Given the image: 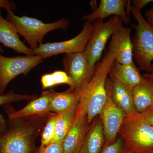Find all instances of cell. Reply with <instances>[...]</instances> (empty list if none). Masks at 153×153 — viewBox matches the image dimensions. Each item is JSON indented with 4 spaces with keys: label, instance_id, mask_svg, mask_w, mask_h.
Wrapping results in <instances>:
<instances>
[{
    "label": "cell",
    "instance_id": "obj_29",
    "mask_svg": "<svg viewBox=\"0 0 153 153\" xmlns=\"http://www.w3.org/2000/svg\"><path fill=\"white\" fill-rule=\"evenodd\" d=\"M146 120L153 126V106L146 111L141 114Z\"/></svg>",
    "mask_w": 153,
    "mask_h": 153
},
{
    "label": "cell",
    "instance_id": "obj_15",
    "mask_svg": "<svg viewBox=\"0 0 153 153\" xmlns=\"http://www.w3.org/2000/svg\"><path fill=\"white\" fill-rule=\"evenodd\" d=\"M0 43L18 53L27 56L34 55L33 50L27 47L19 38L13 25L2 16L0 10Z\"/></svg>",
    "mask_w": 153,
    "mask_h": 153
},
{
    "label": "cell",
    "instance_id": "obj_2",
    "mask_svg": "<svg viewBox=\"0 0 153 153\" xmlns=\"http://www.w3.org/2000/svg\"><path fill=\"white\" fill-rule=\"evenodd\" d=\"M115 62L114 55L106 52L101 61L97 63L92 78L81 93L79 102L85 110L88 126L100 114L106 103V80Z\"/></svg>",
    "mask_w": 153,
    "mask_h": 153
},
{
    "label": "cell",
    "instance_id": "obj_21",
    "mask_svg": "<svg viewBox=\"0 0 153 153\" xmlns=\"http://www.w3.org/2000/svg\"><path fill=\"white\" fill-rule=\"evenodd\" d=\"M77 108H71L59 114L55 128V137L52 143L63 142L74 123Z\"/></svg>",
    "mask_w": 153,
    "mask_h": 153
},
{
    "label": "cell",
    "instance_id": "obj_22",
    "mask_svg": "<svg viewBox=\"0 0 153 153\" xmlns=\"http://www.w3.org/2000/svg\"><path fill=\"white\" fill-rule=\"evenodd\" d=\"M38 96L22 94L16 93L14 90H11L7 93L0 95V106L10 104L15 102L25 100L30 102L37 98ZM7 130V120L0 113V136L5 133Z\"/></svg>",
    "mask_w": 153,
    "mask_h": 153
},
{
    "label": "cell",
    "instance_id": "obj_23",
    "mask_svg": "<svg viewBox=\"0 0 153 153\" xmlns=\"http://www.w3.org/2000/svg\"><path fill=\"white\" fill-rule=\"evenodd\" d=\"M41 82L42 89L44 90L61 84H67L70 86L71 80L66 71L57 70L42 75Z\"/></svg>",
    "mask_w": 153,
    "mask_h": 153
},
{
    "label": "cell",
    "instance_id": "obj_17",
    "mask_svg": "<svg viewBox=\"0 0 153 153\" xmlns=\"http://www.w3.org/2000/svg\"><path fill=\"white\" fill-rule=\"evenodd\" d=\"M109 76L111 79L131 88L138 85L144 79L140 69L134 62L126 64L115 61L110 72Z\"/></svg>",
    "mask_w": 153,
    "mask_h": 153
},
{
    "label": "cell",
    "instance_id": "obj_19",
    "mask_svg": "<svg viewBox=\"0 0 153 153\" xmlns=\"http://www.w3.org/2000/svg\"><path fill=\"white\" fill-rule=\"evenodd\" d=\"M133 97L137 112L141 114L152 107L153 80L144 77L142 82L133 88Z\"/></svg>",
    "mask_w": 153,
    "mask_h": 153
},
{
    "label": "cell",
    "instance_id": "obj_27",
    "mask_svg": "<svg viewBox=\"0 0 153 153\" xmlns=\"http://www.w3.org/2000/svg\"><path fill=\"white\" fill-rule=\"evenodd\" d=\"M153 2V0H133L131 1L133 7L137 10L140 12L145 6L149 3Z\"/></svg>",
    "mask_w": 153,
    "mask_h": 153
},
{
    "label": "cell",
    "instance_id": "obj_7",
    "mask_svg": "<svg viewBox=\"0 0 153 153\" xmlns=\"http://www.w3.org/2000/svg\"><path fill=\"white\" fill-rule=\"evenodd\" d=\"M94 24L86 22L79 34L67 41L40 44L33 50L34 55H39L44 59L60 54L83 52L93 33Z\"/></svg>",
    "mask_w": 153,
    "mask_h": 153
},
{
    "label": "cell",
    "instance_id": "obj_31",
    "mask_svg": "<svg viewBox=\"0 0 153 153\" xmlns=\"http://www.w3.org/2000/svg\"><path fill=\"white\" fill-rule=\"evenodd\" d=\"M143 76L144 77H146V78H150V79H152L153 80V62L152 63V71L151 73H145L143 75Z\"/></svg>",
    "mask_w": 153,
    "mask_h": 153
},
{
    "label": "cell",
    "instance_id": "obj_25",
    "mask_svg": "<svg viewBox=\"0 0 153 153\" xmlns=\"http://www.w3.org/2000/svg\"><path fill=\"white\" fill-rule=\"evenodd\" d=\"M101 153H130L125 146L123 140L117 137L114 143L104 146Z\"/></svg>",
    "mask_w": 153,
    "mask_h": 153
},
{
    "label": "cell",
    "instance_id": "obj_30",
    "mask_svg": "<svg viewBox=\"0 0 153 153\" xmlns=\"http://www.w3.org/2000/svg\"><path fill=\"white\" fill-rule=\"evenodd\" d=\"M146 20L151 25H153V8H151L146 11L145 13Z\"/></svg>",
    "mask_w": 153,
    "mask_h": 153
},
{
    "label": "cell",
    "instance_id": "obj_11",
    "mask_svg": "<svg viewBox=\"0 0 153 153\" xmlns=\"http://www.w3.org/2000/svg\"><path fill=\"white\" fill-rule=\"evenodd\" d=\"M88 127L87 114L79 102L74 123L62 142L63 153H75L80 149Z\"/></svg>",
    "mask_w": 153,
    "mask_h": 153
},
{
    "label": "cell",
    "instance_id": "obj_10",
    "mask_svg": "<svg viewBox=\"0 0 153 153\" xmlns=\"http://www.w3.org/2000/svg\"><path fill=\"white\" fill-rule=\"evenodd\" d=\"M111 79L108 78L106 82L107 99L101 113L99 115L101 118L104 130V146L114 142L126 116L125 114L113 101L111 96Z\"/></svg>",
    "mask_w": 153,
    "mask_h": 153
},
{
    "label": "cell",
    "instance_id": "obj_1",
    "mask_svg": "<svg viewBox=\"0 0 153 153\" xmlns=\"http://www.w3.org/2000/svg\"><path fill=\"white\" fill-rule=\"evenodd\" d=\"M52 113L7 120V130L0 136V153H35L36 140Z\"/></svg>",
    "mask_w": 153,
    "mask_h": 153
},
{
    "label": "cell",
    "instance_id": "obj_9",
    "mask_svg": "<svg viewBox=\"0 0 153 153\" xmlns=\"http://www.w3.org/2000/svg\"><path fill=\"white\" fill-rule=\"evenodd\" d=\"M62 63L71 79L69 89L82 91L92 78L95 67L90 66L84 52L65 54Z\"/></svg>",
    "mask_w": 153,
    "mask_h": 153
},
{
    "label": "cell",
    "instance_id": "obj_33",
    "mask_svg": "<svg viewBox=\"0 0 153 153\" xmlns=\"http://www.w3.org/2000/svg\"><path fill=\"white\" fill-rule=\"evenodd\" d=\"M75 153H82V152H81L80 150L79 149V150L77 151V152H76Z\"/></svg>",
    "mask_w": 153,
    "mask_h": 153
},
{
    "label": "cell",
    "instance_id": "obj_3",
    "mask_svg": "<svg viewBox=\"0 0 153 153\" xmlns=\"http://www.w3.org/2000/svg\"><path fill=\"white\" fill-rule=\"evenodd\" d=\"M118 135L130 153H153V126L140 114L126 115Z\"/></svg>",
    "mask_w": 153,
    "mask_h": 153
},
{
    "label": "cell",
    "instance_id": "obj_24",
    "mask_svg": "<svg viewBox=\"0 0 153 153\" xmlns=\"http://www.w3.org/2000/svg\"><path fill=\"white\" fill-rule=\"evenodd\" d=\"M59 114L52 112L45 124L41 134V146L51 143L55 136V128Z\"/></svg>",
    "mask_w": 153,
    "mask_h": 153
},
{
    "label": "cell",
    "instance_id": "obj_28",
    "mask_svg": "<svg viewBox=\"0 0 153 153\" xmlns=\"http://www.w3.org/2000/svg\"><path fill=\"white\" fill-rule=\"evenodd\" d=\"M1 8L5 9L6 10H11L14 12L16 8V6L13 3L7 0H0V8Z\"/></svg>",
    "mask_w": 153,
    "mask_h": 153
},
{
    "label": "cell",
    "instance_id": "obj_26",
    "mask_svg": "<svg viewBox=\"0 0 153 153\" xmlns=\"http://www.w3.org/2000/svg\"><path fill=\"white\" fill-rule=\"evenodd\" d=\"M35 153H63L62 143H51L44 146H40Z\"/></svg>",
    "mask_w": 153,
    "mask_h": 153
},
{
    "label": "cell",
    "instance_id": "obj_32",
    "mask_svg": "<svg viewBox=\"0 0 153 153\" xmlns=\"http://www.w3.org/2000/svg\"><path fill=\"white\" fill-rule=\"evenodd\" d=\"M4 51L3 50V48L1 47V45H0V53H4Z\"/></svg>",
    "mask_w": 153,
    "mask_h": 153
},
{
    "label": "cell",
    "instance_id": "obj_18",
    "mask_svg": "<svg viewBox=\"0 0 153 153\" xmlns=\"http://www.w3.org/2000/svg\"><path fill=\"white\" fill-rule=\"evenodd\" d=\"M82 91L69 88L63 92H56L53 90L50 100V112L60 114L68 109L78 107Z\"/></svg>",
    "mask_w": 153,
    "mask_h": 153
},
{
    "label": "cell",
    "instance_id": "obj_12",
    "mask_svg": "<svg viewBox=\"0 0 153 153\" xmlns=\"http://www.w3.org/2000/svg\"><path fill=\"white\" fill-rule=\"evenodd\" d=\"M131 29L123 27L111 37L108 52L114 55L116 62L121 64L133 63Z\"/></svg>",
    "mask_w": 153,
    "mask_h": 153
},
{
    "label": "cell",
    "instance_id": "obj_34",
    "mask_svg": "<svg viewBox=\"0 0 153 153\" xmlns=\"http://www.w3.org/2000/svg\"></svg>",
    "mask_w": 153,
    "mask_h": 153
},
{
    "label": "cell",
    "instance_id": "obj_8",
    "mask_svg": "<svg viewBox=\"0 0 153 153\" xmlns=\"http://www.w3.org/2000/svg\"><path fill=\"white\" fill-rule=\"evenodd\" d=\"M44 60L39 55L7 57L0 54V95L4 94L9 83L16 76L27 75Z\"/></svg>",
    "mask_w": 153,
    "mask_h": 153
},
{
    "label": "cell",
    "instance_id": "obj_13",
    "mask_svg": "<svg viewBox=\"0 0 153 153\" xmlns=\"http://www.w3.org/2000/svg\"><path fill=\"white\" fill-rule=\"evenodd\" d=\"M53 89L45 91L40 96L29 102L27 104L20 110L14 109L11 103L3 106L4 111L8 119L25 117L44 114L50 112V103Z\"/></svg>",
    "mask_w": 153,
    "mask_h": 153
},
{
    "label": "cell",
    "instance_id": "obj_20",
    "mask_svg": "<svg viewBox=\"0 0 153 153\" xmlns=\"http://www.w3.org/2000/svg\"><path fill=\"white\" fill-rule=\"evenodd\" d=\"M111 96L116 105L126 115L137 112L133 97V88L123 85L118 81L111 79Z\"/></svg>",
    "mask_w": 153,
    "mask_h": 153
},
{
    "label": "cell",
    "instance_id": "obj_16",
    "mask_svg": "<svg viewBox=\"0 0 153 153\" xmlns=\"http://www.w3.org/2000/svg\"><path fill=\"white\" fill-rule=\"evenodd\" d=\"M105 143L101 118L97 116L88 127L80 150L82 153H101Z\"/></svg>",
    "mask_w": 153,
    "mask_h": 153
},
{
    "label": "cell",
    "instance_id": "obj_14",
    "mask_svg": "<svg viewBox=\"0 0 153 153\" xmlns=\"http://www.w3.org/2000/svg\"><path fill=\"white\" fill-rule=\"evenodd\" d=\"M128 1L125 0H101L99 5L91 13L84 15L82 19L93 23L99 19H104L110 16L119 17L123 23L128 24L129 16L126 7Z\"/></svg>",
    "mask_w": 153,
    "mask_h": 153
},
{
    "label": "cell",
    "instance_id": "obj_4",
    "mask_svg": "<svg viewBox=\"0 0 153 153\" xmlns=\"http://www.w3.org/2000/svg\"><path fill=\"white\" fill-rule=\"evenodd\" d=\"M6 11L7 13L6 19L13 25L19 34L23 36L33 50L42 44L44 36L49 32L58 29L66 30L70 26V22L66 19L45 23L35 18L25 16H19L11 10Z\"/></svg>",
    "mask_w": 153,
    "mask_h": 153
},
{
    "label": "cell",
    "instance_id": "obj_6",
    "mask_svg": "<svg viewBox=\"0 0 153 153\" xmlns=\"http://www.w3.org/2000/svg\"><path fill=\"white\" fill-rule=\"evenodd\" d=\"M94 24L93 33L84 52L89 65L94 68L101 59L108 39L117 30L123 27V22L119 17L113 16L107 22H104L103 19H99Z\"/></svg>",
    "mask_w": 153,
    "mask_h": 153
},
{
    "label": "cell",
    "instance_id": "obj_5",
    "mask_svg": "<svg viewBox=\"0 0 153 153\" xmlns=\"http://www.w3.org/2000/svg\"><path fill=\"white\" fill-rule=\"evenodd\" d=\"M131 13L137 22V25H132L135 31L131 38L133 59L140 70L151 73L153 61V25L132 6Z\"/></svg>",
    "mask_w": 153,
    "mask_h": 153
}]
</instances>
